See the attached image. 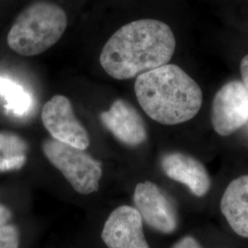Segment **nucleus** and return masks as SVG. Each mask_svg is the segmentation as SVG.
<instances>
[{"label": "nucleus", "mask_w": 248, "mask_h": 248, "mask_svg": "<svg viewBox=\"0 0 248 248\" xmlns=\"http://www.w3.org/2000/svg\"><path fill=\"white\" fill-rule=\"evenodd\" d=\"M176 50V38L165 22L144 18L120 28L104 45L99 62L108 76L131 79L168 64Z\"/></svg>", "instance_id": "1"}, {"label": "nucleus", "mask_w": 248, "mask_h": 248, "mask_svg": "<svg viewBox=\"0 0 248 248\" xmlns=\"http://www.w3.org/2000/svg\"><path fill=\"white\" fill-rule=\"evenodd\" d=\"M134 92L147 116L164 125L190 121L203 102L199 84L181 67L171 63L138 76Z\"/></svg>", "instance_id": "2"}, {"label": "nucleus", "mask_w": 248, "mask_h": 248, "mask_svg": "<svg viewBox=\"0 0 248 248\" xmlns=\"http://www.w3.org/2000/svg\"><path fill=\"white\" fill-rule=\"evenodd\" d=\"M67 27V16L58 5L38 1L23 10L8 34L9 48L23 56H35L55 45Z\"/></svg>", "instance_id": "3"}, {"label": "nucleus", "mask_w": 248, "mask_h": 248, "mask_svg": "<svg viewBox=\"0 0 248 248\" xmlns=\"http://www.w3.org/2000/svg\"><path fill=\"white\" fill-rule=\"evenodd\" d=\"M46 157L60 170L74 189L80 194L97 191L102 176L101 164L85 150L50 139L44 142Z\"/></svg>", "instance_id": "4"}, {"label": "nucleus", "mask_w": 248, "mask_h": 248, "mask_svg": "<svg viewBox=\"0 0 248 248\" xmlns=\"http://www.w3.org/2000/svg\"><path fill=\"white\" fill-rule=\"evenodd\" d=\"M212 124L217 134L230 136L248 122V89L232 80L217 91L212 105Z\"/></svg>", "instance_id": "5"}, {"label": "nucleus", "mask_w": 248, "mask_h": 248, "mask_svg": "<svg viewBox=\"0 0 248 248\" xmlns=\"http://www.w3.org/2000/svg\"><path fill=\"white\" fill-rule=\"evenodd\" d=\"M42 121L54 140L81 150L89 147L88 132L77 119L71 102L66 97L56 95L46 102L42 111Z\"/></svg>", "instance_id": "6"}, {"label": "nucleus", "mask_w": 248, "mask_h": 248, "mask_svg": "<svg viewBox=\"0 0 248 248\" xmlns=\"http://www.w3.org/2000/svg\"><path fill=\"white\" fill-rule=\"evenodd\" d=\"M133 202L142 222L153 229L163 233H171L177 229V210L169 197L155 183H138L134 189Z\"/></svg>", "instance_id": "7"}, {"label": "nucleus", "mask_w": 248, "mask_h": 248, "mask_svg": "<svg viewBox=\"0 0 248 248\" xmlns=\"http://www.w3.org/2000/svg\"><path fill=\"white\" fill-rule=\"evenodd\" d=\"M101 238L108 248H150L143 233L142 217L131 206H121L111 213Z\"/></svg>", "instance_id": "8"}, {"label": "nucleus", "mask_w": 248, "mask_h": 248, "mask_svg": "<svg viewBox=\"0 0 248 248\" xmlns=\"http://www.w3.org/2000/svg\"><path fill=\"white\" fill-rule=\"evenodd\" d=\"M161 166L168 177L186 186L199 198L207 195L212 186V179L203 164L195 157L180 152L165 155Z\"/></svg>", "instance_id": "9"}, {"label": "nucleus", "mask_w": 248, "mask_h": 248, "mask_svg": "<svg viewBox=\"0 0 248 248\" xmlns=\"http://www.w3.org/2000/svg\"><path fill=\"white\" fill-rule=\"evenodd\" d=\"M100 120L116 138L129 146H138L146 141L147 131L142 116L124 99H117Z\"/></svg>", "instance_id": "10"}, {"label": "nucleus", "mask_w": 248, "mask_h": 248, "mask_svg": "<svg viewBox=\"0 0 248 248\" xmlns=\"http://www.w3.org/2000/svg\"><path fill=\"white\" fill-rule=\"evenodd\" d=\"M220 208L232 230L248 238V175L231 181L222 194Z\"/></svg>", "instance_id": "11"}, {"label": "nucleus", "mask_w": 248, "mask_h": 248, "mask_svg": "<svg viewBox=\"0 0 248 248\" xmlns=\"http://www.w3.org/2000/svg\"><path fill=\"white\" fill-rule=\"evenodd\" d=\"M0 96L5 100L7 109L14 115L25 116L32 108V98L18 83L0 77Z\"/></svg>", "instance_id": "12"}, {"label": "nucleus", "mask_w": 248, "mask_h": 248, "mask_svg": "<svg viewBox=\"0 0 248 248\" xmlns=\"http://www.w3.org/2000/svg\"><path fill=\"white\" fill-rule=\"evenodd\" d=\"M26 143L17 135L0 133V171L20 169L26 161Z\"/></svg>", "instance_id": "13"}, {"label": "nucleus", "mask_w": 248, "mask_h": 248, "mask_svg": "<svg viewBox=\"0 0 248 248\" xmlns=\"http://www.w3.org/2000/svg\"><path fill=\"white\" fill-rule=\"evenodd\" d=\"M18 243V232L15 226L6 224L0 228V248H19Z\"/></svg>", "instance_id": "14"}, {"label": "nucleus", "mask_w": 248, "mask_h": 248, "mask_svg": "<svg viewBox=\"0 0 248 248\" xmlns=\"http://www.w3.org/2000/svg\"><path fill=\"white\" fill-rule=\"evenodd\" d=\"M172 248H203V247L194 237L186 236L177 242Z\"/></svg>", "instance_id": "15"}, {"label": "nucleus", "mask_w": 248, "mask_h": 248, "mask_svg": "<svg viewBox=\"0 0 248 248\" xmlns=\"http://www.w3.org/2000/svg\"><path fill=\"white\" fill-rule=\"evenodd\" d=\"M240 72L242 77V82L248 89V54L244 56L240 62Z\"/></svg>", "instance_id": "16"}, {"label": "nucleus", "mask_w": 248, "mask_h": 248, "mask_svg": "<svg viewBox=\"0 0 248 248\" xmlns=\"http://www.w3.org/2000/svg\"><path fill=\"white\" fill-rule=\"evenodd\" d=\"M10 218H11V213L9 209L4 205H0V228L6 225L7 222L10 220Z\"/></svg>", "instance_id": "17"}]
</instances>
